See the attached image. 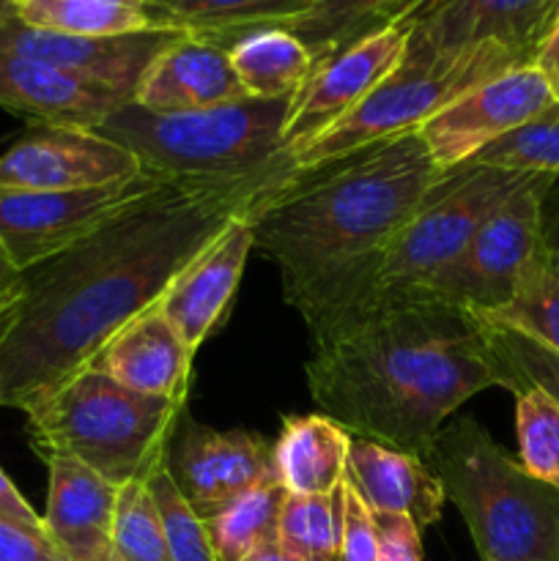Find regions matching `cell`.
I'll list each match as a JSON object with an SVG mask.
<instances>
[{"instance_id":"cell-12","label":"cell","mask_w":559,"mask_h":561,"mask_svg":"<svg viewBox=\"0 0 559 561\" xmlns=\"http://www.w3.org/2000/svg\"><path fill=\"white\" fill-rule=\"evenodd\" d=\"M164 469L203 520L247 491L277 480L272 444L247 431H214L181 416L164 453Z\"/></svg>"},{"instance_id":"cell-21","label":"cell","mask_w":559,"mask_h":561,"mask_svg":"<svg viewBox=\"0 0 559 561\" xmlns=\"http://www.w3.org/2000/svg\"><path fill=\"white\" fill-rule=\"evenodd\" d=\"M195 351L184 343L159 305L121 329L91 367L132 392L186 405Z\"/></svg>"},{"instance_id":"cell-37","label":"cell","mask_w":559,"mask_h":561,"mask_svg":"<svg viewBox=\"0 0 559 561\" xmlns=\"http://www.w3.org/2000/svg\"><path fill=\"white\" fill-rule=\"evenodd\" d=\"M378 537V561H422V531L409 515H373Z\"/></svg>"},{"instance_id":"cell-41","label":"cell","mask_w":559,"mask_h":561,"mask_svg":"<svg viewBox=\"0 0 559 561\" xmlns=\"http://www.w3.org/2000/svg\"><path fill=\"white\" fill-rule=\"evenodd\" d=\"M543 252L559 274V181L551 186L543 206Z\"/></svg>"},{"instance_id":"cell-36","label":"cell","mask_w":559,"mask_h":561,"mask_svg":"<svg viewBox=\"0 0 559 561\" xmlns=\"http://www.w3.org/2000/svg\"><path fill=\"white\" fill-rule=\"evenodd\" d=\"M338 561H378V537L373 513L343 482L340 493Z\"/></svg>"},{"instance_id":"cell-32","label":"cell","mask_w":559,"mask_h":561,"mask_svg":"<svg viewBox=\"0 0 559 561\" xmlns=\"http://www.w3.org/2000/svg\"><path fill=\"white\" fill-rule=\"evenodd\" d=\"M466 164L540 173L559 181V102L477 153Z\"/></svg>"},{"instance_id":"cell-25","label":"cell","mask_w":559,"mask_h":561,"mask_svg":"<svg viewBox=\"0 0 559 561\" xmlns=\"http://www.w3.org/2000/svg\"><path fill=\"white\" fill-rule=\"evenodd\" d=\"M425 3L427 0H318L307 14L283 27L305 44L316 66L384 27L403 25Z\"/></svg>"},{"instance_id":"cell-38","label":"cell","mask_w":559,"mask_h":561,"mask_svg":"<svg viewBox=\"0 0 559 561\" xmlns=\"http://www.w3.org/2000/svg\"><path fill=\"white\" fill-rule=\"evenodd\" d=\"M0 561H64L44 531L25 529L0 515Z\"/></svg>"},{"instance_id":"cell-33","label":"cell","mask_w":559,"mask_h":561,"mask_svg":"<svg viewBox=\"0 0 559 561\" xmlns=\"http://www.w3.org/2000/svg\"><path fill=\"white\" fill-rule=\"evenodd\" d=\"M480 318L521 329L559 354V274L551 268L546 252H540V257L524 274L513 301Z\"/></svg>"},{"instance_id":"cell-23","label":"cell","mask_w":559,"mask_h":561,"mask_svg":"<svg viewBox=\"0 0 559 561\" xmlns=\"http://www.w3.org/2000/svg\"><path fill=\"white\" fill-rule=\"evenodd\" d=\"M351 433L323 414L285 416L272 458L290 496H332L345 482Z\"/></svg>"},{"instance_id":"cell-44","label":"cell","mask_w":559,"mask_h":561,"mask_svg":"<svg viewBox=\"0 0 559 561\" xmlns=\"http://www.w3.org/2000/svg\"><path fill=\"white\" fill-rule=\"evenodd\" d=\"M14 14H16L14 0H0V22L11 20V16H14Z\"/></svg>"},{"instance_id":"cell-3","label":"cell","mask_w":559,"mask_h":561,"mask_svg":"<svg viewBox=\"0 0 559 561\" xmlns=\"http://www.w3.org/2000/svg\"><path fill=\"white\" fill-rule=\"evenodd\" d=\"M447 170L420 129L360 148L296 179L247 214L255 250L277 266L285 301L307 327L354 301L389 241Z\"/></svg>"},{"instance_id":"cell-22","label":"cell","mask_w":559,"mask_h":561,"mask_svg":"<svg viewBox=\"0 0 559 561\" xmlns=\"http://www.w3.org/2000/svg\"><path fill=\"white\" fill-rule=\"evenodd\" d=\"M345 485L373 515H409L420 531L442 518L447 502L442 482L425 458L360 436H351Z\"/></svg>"},{"instance_id":"cell-18","label":"cell","mask_w":559,"mask_h":561,"mask_svg":"<svg viewBox=\"0 0 559 561\" xmlns=\"http://www.w3.org/2000/svg\"><path fill=\"white\" fill-rule=\"evenodd\" d=\"M132 96L96 85L42 60L0 53V107L33 126L96 129Z\"/></svg>"},{"instance_id":"cell-16","label":"cell","mask_w":559,"mask_h":561,"mask_svg":"<svg viewBox=\"0 0 559 561\" xmlns=\"http://www.w3.org/2000/svg\"><path fill=\"white\" fill-rule=\"evenodd\" d=\"M181 36L184 31L179 27H157L124 36H69L25 25L11 16L0 22V53L42 60L88 82L126 93L135 102L140 77Z\"/></svg>"},{"instance_id":"cell-43","label":"cell","mask_w":559,"mask_h":561,"mask_svg":"<svg viewBox=\"0 0 559 561\" xmlns=\"http://www.w3.org/2000/svg\"><path fill=\"white\" fill-rule=\"evenodd\" d=\"M244 561H283V557H280L277 540L266 542V546H261L255 553H250V557H247Z\"/></svg>"},{"instance_id":"cell-11","label":"cell","mask_w":559,"mask_h":561,"mask_svg":"<svg viewBox=\"0 0 559 561\" xmlns=\"http://www.w3.org/2000/svg\"><path fill=\"white\" fill-rule=\"evenodd\" d=\"M557 102L559 96L535 64L515 66L453 99L420 126V137L433 162L453 170Z\"/></svg>"},{"instance_id":"cell-14","label":"cell","mask_w":559,"mask_h":561,"mask_svg":"<svg viewBox=\"0 0 559 561\" xmlns=\"http://www.w3.org/2000/svg\"><path fill=\"white\" fill-rule=\"evenodd\" d=\"M142 173L132 151L93 129L36 126L0 153V190L77 192Z\"/></svg>"},{"instance_id":"cell-17","label":"cell","mask_w":559,"mask_h":561,"mask_svg":"<svg viewBox=\"0 0 559 561\" xmlns=\"http://www.w3.org/2000/svg\"><path fill=\"white\" fill-rule=\"evenodd\" d=\"M255 250L252 230L244 217L233 219L212 247L201 252L184 272L175 277L159 310L184 337L190 351L201 348L230 316L233 296L239 290L247 257Z\"/></svg>"},{"instance_id":"cell-5","label":"cell","mask_w":559,"mask_h":561,"mask_svg":"<svg viewBox=\"0 0 559 561\" xmlns=\"http://www.w3.org/2000/svg\"><path fill=\"white\" fill-rule=\"evenodd\" d=\"M25 414L38 458L66 455L110 485L124 488L148 480L164 463L186 405L132 392L107 373L88 367Z\"/></svg>"},{"instance_id":"cell-19","label":"cell","mask_w":559,"mask_h":561,"mask_svg":"<svg viewBox=\"0 0 559 561\" xmlns=\"http://www.w3.org/2000/svg\"><path fill=\"white\" fill-rule=\"evenodd\" d=\"M44 531L64 561H113L118 488L66 455H49Z\"/></svg>"},{"instance_id":"cell-28","label":"cell","mask_w":559,"mask_h":561,"mask_svg":"<svg viewBox=\"0 0 559 561\" xmlns=\"http://www.w3.org/2000/svg\"><path fill=\"white\" fill-rule=\"evenodd\" d=\"M288 491L280 480L247 491L206 520L217 561H244L266 542L277 540L280 513Z\"/></svg>"},{"instance_id":"cell-40","label":"cell","mask_w":559,"mask_h":561,"mask_svg":"<svg viewBox=\"0 0 559 561\" xmlns=\"http://www.w3.org/2000/svg\"><path fill=\"white\" fill-rule=\"evenodd\" d=\"M22 294H25V272H20V268L0 252V327H3L11 318V312L16 310Z\"/></svg>"},{"instance_id":"cell-27","label":"cell","mask_w":559,"mask_h":561,"mask_svg":"<svg viewBox=\"0 0 559 561\" xmlns=\"http://www.w3.org/2000/svg\"><path fill=\"white\" fill-rule=\"evenodd\" d=\"M16 20L69 36H124L157 31L148 0H14Z\"/></svg>"},{"instance_id":"cell-15","label":"cell","mask_w":559,"mask_h":561,"mask_svg":"<svg viewBox=\"0 0 559 561\" xmlns=\"http://www.w3.org/2000/svg\"><path fill=\"white\" fill-rule=\"evenodd\" d=\"M559 14V0H427L406 25V47L455 53L493 44L518 64H535Z\"/></svg>"},{"instance_id":"cell-1","label":"cell","mask_w":559,"mask_h":561,"mask_svg":"<svg viewBox=\"0 0 559 561\" xmlns=\"http://www.w3.org/2000/svg\"><path fill=\"white\" fill-rule=\"evenodd\" d=\"M294 159L236 179L164 181L91 236L25 272L0 327V409H31L153 310L181 272L233 219L296 179Z\"/></svg>"},{"instance_id":"cell-7","label":"cell","mask_w":559,"mask_h":561,"mask_svg":"<svg viewBox=\"0 0 559 561\" xmlns=\"http://www.w3.org/2000/svg\"><path fill=\"white\" fill-rule=\"evenodd\" d=\"M515 66L526 64H518L493 44H477L455 53L406 47L403 60L392 75L384 77L343 121L294 153L296 168H318L389 137L417 131L460 93Z\"/></svg>"},{"instance_id":"cell-4","label":"cell","mask_w":559,"mask_h":561,"mask_svg":"<svg viewBox=\"0 0 559 561\" xmlns=\"http://www.w3.org/2000/svg\"><path fill=\"white\" fill-rule=\"evenodd\" d=\"M425 463L469 529L480 561H559V491L529 477L491 433L458 416Z\"/></svg>"},{"instance_id":"cell-6","label":"cell","mask_w":559,"mask_h":561,"mask_svg":"<svg viewBox=\"0 0 559 561\" xmlns=\"http://www.w3.org/2000/svg\"><path fill=\"white\" fill-rule=\"evenodd\" d=\"M288 99L241 96L192 113H151L129 102L93 131L137 157L142 170L168 181L236 179L294 159L283 131Z\"/></svg>"},{"instance_id":"cell-26","label":"cell","mask_w":559,"mask_h":561,"mask_svg":"<svg viewBox=\"0 0 559 561\" xmlns=\"http://www.w3.org/2000/svg\"><path fill=\"white\" fill-rule=\"evenodd\" d=\"M225 49L247 96H296L312 71L307 47L285 27H258L233 38Z\"/></svg>"},{"instance_id":"cell-29","label":"cell","mask_w":559,"mask_h":561,"mask_svg":"<svg viewBox=\"0 0 559 561\" xmlns=\"http://www.w3.org/2000/svg\"><path fill=\"white\" fill-rule=\"evenodd\" d=\"M340 493L332 496H285L277 524L283 561H338Z\"/></svg>"},{"instance_id":"cell-24","label":"cell","mask_w":559,"mask_h":561,"mask_svg":"<svg viewBox=\"0 0 559 561\" xmlns=\"http://www.w3.org/2000/svg\"><path fill=\"white\" fill-rule=\"evenodd\" d=\"M318 0H148L153 20L228 47L258 27H283Z\"/></svg>"},{"instance_id":"cell-39","label":"cell","mask_w":559,"mask_h":561,"mask_svg":"<svg viewBox=\"0 0 559 561\" xmlns=\"http://www.w3.org/2000/svg\"><path fill=\"white\" fill-rule=\"evenodd\" d=\"M0 515L9 520H14V524L25 526V529L44 531L42 515H38L36 510L25 502V496L16 491V485L9 480V474H5L3 469H0ZM44 535H47V531H44Z\"/></svg>"},{"instance_id":"cell-9","label":"cell","mask_w":559,"mask_h":561,"mask_svg":"<svg viewBox=\"0 0 559 561\" xmlns=\"http://www.w3.org/2000/svg\"><path fill=\"white\" fill-rule=\"evenodd\" d=\"M554 184L551 175H532L488 217L460 255L422 285L420 296L471 316L507 307L543 252V206Z\"/></svg>"},{"instance_id":"cell-34","label":"cell","mask_w":559,"mask_h":561,"mask_svg":"<svg viewBox=\"0 0 559 561\" xmlns=\"http://www.w3.org/2000/svg\"><path fill=\"white\" fill-rule=\"evenodd\" d=\"M110 546L113 561H173L146 480L118 488Z\"/></svg>"},{"instance_id":"cell-13","label":"cell","mask_w":559,"mask_h":561,"mask_svg":"<svg viewBox=\"0 0 559 561\" xmlns=\"http://www.w3.org/2000/svg\"><path fill=\"white\" fill-rule=\"evenodd\" d=\"M406 42H409V25L403 22L365 36L362 42L312 66L310 77L290 102L283 131L285 151L299 153L316 137L343 121L384 77L398 69Z\"/></svg>"},{"instance_id":"cell-30","label":"cell","mask_w":559,"mask_h":561,"mask_svg":"<svg viewBox=\"0 0 559 561\" xmlns=\"http://www.w3.org/2000/svg\"><path fill=\"white\" fill-rule=\"evenodd\" d=\"M482 323L488 348L493 362L504 376L507 392H518L524 387H537L551 394L559 403V354L535 340L521 329L507 323L491 321V318L475 316Z\"/></svg>"},{"instance_id":"cell-42","label":"cell","mask_w":559,"mask_h":561,"mask_svg":"<svg viewBox=\"0 0 559 561\" xmlns=\"http://www.w3.org/2000/svg\"><path fill=\"white\" fill-rule=\"evenodd\" d=\"M535 66L543 71V77L548 80V85H551L554 93L559 96V14H557V20H554L548 36L543 38L540 49H537Z\"/></svg>"},{"instance_id":"cell-31","label":"cell","mask_w":559,"mask_h":561,"mask_svg":"<svg viewBox=\"0 0 559 561\" xmlns=\"http://www.w3.org/2000/svg\"><path fill=\"white\" fill-rule=\"evenodd\" d=\"M518 463L543 485L559 491V403L537 387L515 392Z\"/></svg>"},{"instance_id":"cell-10","label":"cell","mask_w":559,"mask_h":561,"mask_svg":"<svg viewBox=\"0 0 559 561\" xmlns=\"http://www.w3.org/2000/svg\"><path fill=\"white\" fill-rule=\"evenodd\" d=\"M164 181L168 179L142 170L135 179L93 190H0V252L20 272H27L75 247Z\"/></svg>"},{"instance_id":"cell-35","label":"cell","mask_w":559,"mask_h":561,"mask_svg":"<svg viewBox=\"0 0 559 561\" xmlns=\"http://www.w3.org/2000/svg\"><path fill=\"white\" fill-rule=\"evenodd\" d=\"M148 493L157 507L159 524H162L164 542H168L170 559L173 561H217L208 537L206 520L192 510L184 493L173 482L164 463L148 477Z\"/></svg>"},{"instance_id":"cell-8","label":"cell","mask_w":559,"mask_h":561,"mask_svg":"<svg viewBox=\"0 0 559 561\" xmlns=\"http://www.w3.org/2000/svg\"><path fill=\"white\" fill-rule=\"evenodd\" d=\"M532 175L535 173L488 168V164H460V168L447 170L425 206L389 241L354 301L340 312L356 310L373 301L420 294L422 285L433 274L442 272L449 261H455L460 250L475 239L477 230L488 222V217Z\"/></svg>"},{"instance_id":"cell-20","label":"cell","mask_w":559,"mask_h":561,"mask_svg":"<svg viewBox=\"0 0 559 561\" xmlns=\"http://www.w3.org/2000/svg\"><path fill=\"white\" fill-rule=\"evenodd\" d=\"M247 96L228 49L184 33L140 77L135 104L151 113H192Z\"/></svg>"},{"instance_id":"cell-2","label":"cell","mask_w":559,"mask_h":561,"mask_svg":"<svg viewBox=\"0 0 559 561\" xmlns=\"http://www.w3.org/2000/svg\"><path fill=\"white\" fill-rule=\"evenodd\" d=\"M312 403L351 436L425 458L466 400L504 376L471 312L427 296L373 301L310 329Z\"/></svg>"}]
</instances>
